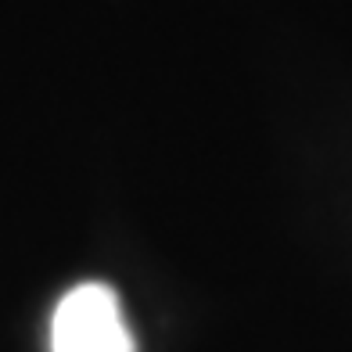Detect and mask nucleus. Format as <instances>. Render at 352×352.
I'll return each mask as SVG.
<instances>
[{
    "instance_id": "nucleus-1",
    "label": "nucleus",
    "mask_w": 352,
    "mask_h": 352,
    "mask_svg": "<svg viewBox=\"0 0 352 352\" xmlns=\"http://www.w3.org/2000/svg\"><path fill=\"white\" fill-rule=\"evenodd\" d=\"M51 352H137L116 287L101 280L76 284L54 306Z\"/></svg>"
}]
</instances>
